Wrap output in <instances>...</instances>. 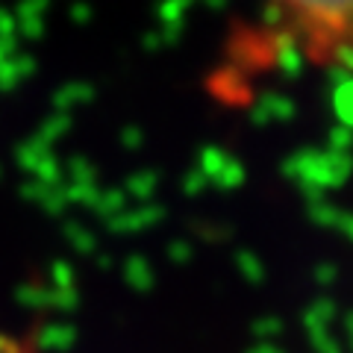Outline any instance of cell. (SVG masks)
<instances>
[{
    "instance_id": "6da1fadb",
    "label": "cell",
    "mask_w": 353,
    "mask_h": 353,
    "mask_svg": "<svg viewBox=\"0 0 353 353\" xmlns=\"http://www.w3.org/2000/svg\"><path fill=\"white\" fill-rule=\"evenodd\" d=\"M268 9L303 62L353 71V0H268Z\"/></svg>"
}]
</instances>
